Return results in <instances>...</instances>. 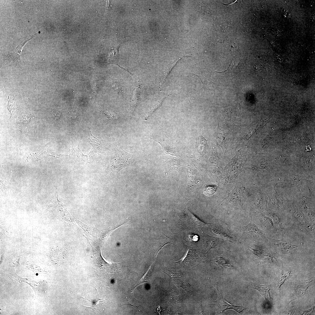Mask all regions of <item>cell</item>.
I'll return each mask as SVG.
<instances>
[{
    "label": "cell",
    "instance_id": "cell-17",
    "mask_svg": "<svg viewBox=\"0 0 315 315\" xmlns=\"http://www.w3.org/2000/svg\"><path fill=\"white\" fill-rule=\"evenodd\" d=\"M290 271L286 273L284 276L281 277L279 282V288H280L281 286L284 283L286 280L289 278L290 276Z\"/></svg>",
    "mask_w": 315,
    "mask_h": 315
},
{
    "label": "cell",
    "instance_id": "cell-16",
    "mask_svg": "<svg viewBox=\"0 0 315 315\" xmlns=\"http://www.w3.org/2000/svg\"><path fill=\"white\" fill-rule=\"evenodd\" d=\"M278 245L279 247L284 249H291L296 247L295 245L286 243H281Z\"/></svg>",
    "mask_w": 315,
    "mask_h": 315
},
{
    "label": "cell",
    "instance_id": "cell-6",
    "mask_svg": "<svg viewBox=\"0 0 315 315\" xmlns=\"http://www.w3.org/2000/svg\"><path fill=\"white\" fill-rule=\"evenodd\" d=\"M71 150L70 157L74 161L78 162H83L88 160L87 156L82 153L80 149L79 145L78 146H73Z\"/></svg>",
    "mask_w": 315,
    "mask_h": 315
},
{
    "label": "cell",
    "instance_id": "cell-12",
    "mask_svg": "<svg viewBox=\"0 0 315 315\" xmlns=\"http://www.w3.org/2000/svg\"><path fill=\"white\" fill-rule=\"evenodd\" d=\"M239 62V59L234 58L232 60V62H231L229 68L227 69L223 72H218L217 71H216L217 73H221L223 74L231 72L234 70L235 69L236 67Z\"/></svg>",
    "mask_w": 315,
    "mask_h": 315
},
{
    "label": "cell",
    "instance_id": "cell-9",
    "mask_svg": "<svg viewBox=\"0 0 315 315\" xmlns=\"http://www.w3.org/2000/svg\"><path fill=\"white\" fill-rule=\"evenodd\" d=\"M243 227L247 232L260 235L262 234V231L253 223H250L247 225Z\"/></svg>",
    "mask_w": 315,
    "mask_h": 315
},
{
    "label": "cell",
    "instance_id": "cell-5",
    "mask_svg": "<svg viewBox=\"0 0 315 315\" xmlns=\"http://www.w3.org/2000/svg\"><path fill=\"white\" fill-rule=\"evenodd\" d=\"M168 95L163 92L159 94L155 98L149 108L145 120H147L156 110L161 106L164 99Z\"/></svg>",
    "mask_w": 315,
    "mask_h": 315
},
{
    "label": "cell",
    "instance_id": "cell-4",
    "mask_svg": "<svg viewBox=\"0 0 315 315\" xmlns=\"http://www.w3.org/2000/svg\"><path fill=\"white\" fill-rule=\"evenodd\" d=\"M179 59L180 58L170 62L164 61L163 65L160 67L158 74L160 86H162L166 78L168 76L173 66Z\"/></svg>",
    "mask_w": 315,
    "mask_h": 315
},
{
    "label": "cell",
    "instance_id": "cell-13",
    "mask_svg": "<svg viewBox=\"0 0 315 315\" xmlns=\"http://www.w3.org/2000/svg\"><path fill=\"white\" fill-rule=\"evenodd\" d=\"M10 183V181L0 180L1 190L5 194H9L8 191Z\"/></svg>",
    "mask_w": 315,
    "mask_h": 315
},
{
    "label": "cell",
    "instance_id": "cell-7",
    "mask_svg": "<svg viewBox=\"0 0 315 315\" xmlns=\"http://www.w3.org/2000/svg\"><path fill=\"white\" fill-rule=\"evenodd\" d=\"M91 134V138L89 139V142L92 148L89 155H92L94 153L99 152L101 149L103 144L105 141L103 139H99L96 138L91 133L90 130Z\"/></svg>",
    "mask_w": 315,
    "mask_h": 315
},
{
    "label": "cell",
    "instance_id": "cell-18",
    "mask_svg": "<svg viewBox=\"0 0 315 315\" xmlns=\"http://www.w3.org/2000/svg\"><path fill=\"white\" fill-rule=\"evenodd\" d=\"M36 276H37V275H38V273H36Z\"/></svg>",
    "mask_w": 315,
    "mask_h": 315
},
{
    "label": "cell",
    "instance_id": "cell-14",
    "mask_svg": "<svg viewBox=\"0 0 315 315\" xmlns=\"http://www.w3.org/2000/svg\"><path fill=\"white\" fill-rule=\"evenodd\" d=\"M216 190V187L213 186H206L204 189V192L207 195L210 196L215 193Z\"/></svg>",
    "mask_w": 315,
    "mask_h": 315
},
{
    "label": "cell",
    "instance_id": "cell-10",
    "mask_svg": "<svg viewBox=\"0 0 315 315\" xmlns=\"http://www.w3.org/2000/svg\"><path fill=\"white\" fill-rule=\"evenodd\" d=\"M197 76L201 80L202 83L203 88L206 90H214L215 86L213 82L209 80H206L202 76Z\"/></svg>",
    "mask_w": 315,
    "mask_h": 315
},
{
    "label": "cell",
    "instance_id": "cell-11",
    "mask_svg": "<svg viewBox=\"0 0 315 315\" xmlns=\"http://www.w3.org/2000/svg\"><path fill=\"white\" fill-rule=\"evenodd\" d=\"M103 112L106 118L110 120L117 121L120 118L119 114L115 112L107 110H104Z\"/></svg>",
    "mask_w": 315,
    "mask_h": 315
},
{
    "label": "cell",
    "instance_id": "cell-15",
    "mask_svg": "<svg viewBox=\"0 0 315 315\" xmlns=\"http://www.w3.org/2000/svg\"><path fill=\"white\" fill-rule=\"evenodd\" d=\"M62 115L61 110L60 108H57L53 111V118L55 120L59 119Z\"/></svg>",
    "mask_w": 315,
    "mask_h": 315
},
{
    "label": "cell",
    "instance_id": "cell-3",
    "mask_svg": "<svg viewBox=\"0 0 315 315\" xmlns=\"http://www.w3.org/2000/svg\"><path fill=\"white\" fill-rule=\"evenodd\" d=\"M218 297L217 300L214 301V304L219 308L221 313L230 309L234 310L238 313H240L244 310L246 309L245 307L232 305L226 301L223 298L222 292L217 288Z\"/></svg>",
    "mask_w": 315,
    "mask_h": 315
},
{
    "label": "cell",
    "instance_id": "cell-8",
    "mask_svg": "<svg viewBox=\"0 0 315 315\" xmlns=\"http://www.w3.org/2000/svg\"><path fill=\"white\" fill-rule=\"evenodd\" d=\"M253 288L258 290L259 293L265 297L266 300L269 301L270 300L271 298L270 293V289L268 286L265 285H259V286Z\"/></svg>",
    "mask_w": 315,
    "mask_h": 315
},
{
    "label": "cell",
    "instance_id": "cell-1",
    "mask_svg": "<svg viewBox=\"0 0 315 315\" xmlns=\"http://www.w3.org/2000/svg\"><path fill=\"white\" fill-rule=\"evenodd\" d=\"M134 161V157L131 154L120 148L116 150L112 156L108 168L112 172L118 173L123 169L132 164Z\"/></svg>",
    "mask_w": 315,
    "mask_h": 315
},
{
    "label": "cell",
    "instance_id": "cell-2",
    "mask_svg": "<svg viewBox=\"0 0 315 315\" xmlns=\"http://www.w3.org/2000/svg\"><path fill=\"white\" fill-rule=\"evenodd\" d=\"M134 80L135 88L133 95L130 102V114L132 116L135 109L141 101V93L142 85L139 77L134 74L132 76Z\"/></svg>",
    "mask_w": 315,
    "mask_h": 315
}]
</instances>
